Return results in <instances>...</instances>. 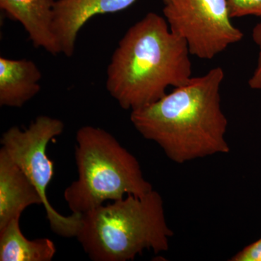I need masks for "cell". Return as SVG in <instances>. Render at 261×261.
<instances>
[{"instance_id":"obj_1","label":"cell","mask_w":261,"mask_h":261,"mask_svg":"<svg viewBox=\"0 0 261 261\" xmlns=\"http://www.w3.org/2000/svg\"><path fill=\"white\" fill-rule=\"evenodd\" d=\"M224 71L216 67L145 107L130 111L136 130L173 162L183 164L230 151L221 109Z\"/></svg>"},{"instance_id":"obj_2","label":"cell","mask_w":261,"mask_h":261,"mask_svg":"<svg viewBox=\"0 0 261 261\" xmlns=\"http://www.w3.org/2000/svg\"><path fill=\"white\" fill-rule=\"evenodd\" d=\"M186 41L164 17L148 13L127 30L108 66L106 89L123 109L135 111L161 99L168 87L192 78Z\"/></svg>"},{"instance_id":"obj_3","label":"cell","mask_w":261,"mask_h":261,"mask_svg":"<svg viewBox=\"0 0 261 261\" xmlns=\"http://www.w3.org/2000/svg\"><path fill=\"white\" fill-rule=\"evenodd\" d=\"M173 236L162 197L152 190L81 215L75 238L92 260L128 261L145 250L156 254L168 251Z\"/></svg>"},{"instance_id":"obj_4","label":"cell","mask_w":261,"mask_h":261,"mask_svg":"<svg viewBox=\"0 0 261 261\" xmlns=\"http://www.w3.org/2000/svg\"><path fill=\"white\" fill-rule=\"evenodd\" d=\"M75 140L78 177L63 194L72 214H84L107 201L153 190L138 160L107 130L84 126L77 130Z\"/></svg>"},{"instance_id":"obj_5","label":"cell","mask_w":261,"mask_h":261,"mask_svg":"<svg viewBox=\"0 0 261 261\" xmlns=\"http://www.w3.org/2000/svg\"><path fill=\"white\" fill-rule=\"evenodd\" d=\"M64 123L58 118L37 117L25 129L10 127L2 136L1 149L18 166L42 196L43 207L51 231L63 238L76 237L81 214L65 216L49 203L47 189L54 176V164L48 158L47 146L61 135Z\"/></svg>"},{"instance_id":"obj_6","label":"cell","mask_w":261,"mask_h":261,"mask_svg":"<svg viewBox=\"0 0 261 261\" xmlns=\"http://www.w3.org/2000/svg\"><path fill=\"white\" fill-rule=\"evenodd\" d=\"M171 32L186 41L192 56L211 60L243 39L231 22L226 0H165Z\"/></svg>"},{"instance_id":"obj_7","label":"cell","mask_w":261,"mask_h":261,"mask_svg":"<svg viewBox=\"0 0 261 261\" xmlns=\"http://www.w3.org/2000/svg\"><path fill=\"white\" fill-rule=\"evenodd\" d=\"M137 0H56L53 31L61 53L71 57L81 29L97 15L126 10ZM165 0H163L164 2Z\"/></svg>"},{"instance_id":"obj_8","label":"cell","mask_w":261,"mask_h":261,"mask_svg":"<svg viewBox=\"0 0 261 261\" xmlns=\"http://www.w3.org/2000/svg\"><path fill=\"white\" fill-rule=\"evenodd\" d=\"M56 0H0V8L22 24L34 47L53 56L61 50L53 31Z\"/></svg>"},{"instance_id":"obj_9","label":"cell","mask_w":261,"mask_h":261,"mask_svg":"<svg viewBox=\"0 0 261 261\" xmlns=\"http://www.w3.org/2000/svg\"><path fill=\"white\" fill-rule=\"evenodd\" d=\"M34 205H43L42 196L5 151L0 149V230Z\"/></svg>"},{"instance_id":"obj_10","label":"cell","mask_w":261,"mask_h":261,"mask_svg":"<svg viewBox=\"0 0 261 261\" xmlns=\"http://www.w3.org/2000/svg\"><path fill=\"white\" fill-rule=\"evenodd\" d=\"M42 73L34 61L0 58V106L22 108L41 90Z\"/></svg>"},{"instance_id":"obj_11","label":"cell","mask_w":261,"mask_h":261,"mask_svg":"<svg viewBox=\"0 0 261 261\" xmlns=\"http://www.w3.org/2000/svg\"><path fill=\"white\" fill-rule=\"evenodd\" d=\"M57 252L48 238L29 240L20 227V219L0 230V261H51Z\"/></svg>"},{"instance_id":"obj_12","label":"cell","mask_w":261,"mask_h":261,"mask_svg":"<svg viewBox=\"0 0 261 261\" xmlns=\"http://www.w3.org/2000/svg\"><path fill=\"white\" fill-rule=\"evenodd\" d=\"M226 3L231 18L261 16V0H226Z\"/></svg>"},{"instance_id":"obj_13","label":"cell","mask_w":261,"mask_h":261,"mask_svg":"<svg viewBox=\"0 0 261 261\" xmlns=\"http://www.w3.org/2000/svg\"><path fill=\"white\" fill-rule=\"evenodd\" d=\"M252 39L259 48L256 68L249 80L248 84L252 89H261V23H257L252 33Z\"/></svg>"},{"instance_id":"obj_14","label":"cell","mask_w":261,"mask_h":261,"mask_svg":"<svg viewBox=\"0 0 261 261\" xmlns=\"http://www.w3.org/2000/svg\"><path fill=\"white\" fill-rule=\"evenodd\" d=\"M231 261H261V238L229 259Z\"/></svg>"}]
</instances>
